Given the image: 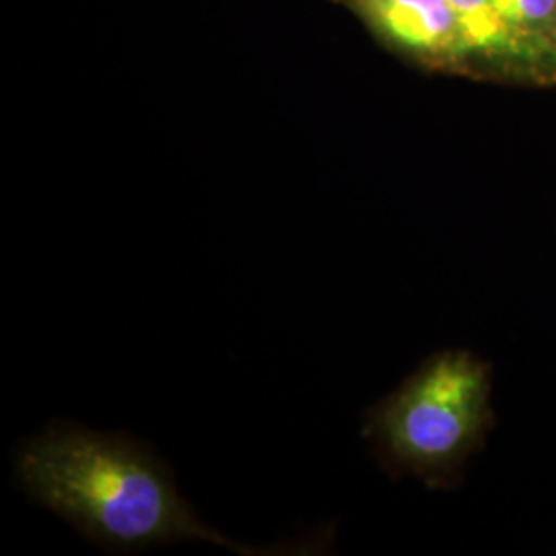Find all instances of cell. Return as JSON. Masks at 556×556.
Returning a JSON list of instances; mask_svg holds the SVG:
<instances>
[{
	"mask_svg": "<svg viewBox=\"0 0 556 556\" xmlns=\"http://www.w3.org/2000/svg\"><path fill=\"white\" fill-rule=\"evenodd\" d=\"M23 491L108 553L202 540L238 555H270L200 519L153 450L122 433L54 420L15 450Z\"/></svg>",
	"mask_w": 556,
	"mask_h": 556,
	"instance_id": "1",
	"label": "cell"
},
{
	"mask_svg": "<svg viewBox=\"0 0 556 556\" xmlns=\"http://www.w3.org/2000/svg\"><path fill=\"white\" fill-rule=\"evenodd\" d=\"M495 422L491 363L441 351L365 413L363 438L390 477L447 491L462 484Z\"/></svg>",
	"mask_w": 556,
	"mask_h": 556,
	"instance_id": "2",
	"label": "cell"
},
{
	"mask_svg": "<svg viewBox=\"0 0 556 556\" xmlns=\"http://www.w3.org/2000/svg\"><path fill=\"white\" fill-rule=\"evenodd\" d=\"M363 17L400 48L429 60L468 54L447 0H355Z\"/></svg>",
	"mask_w": 556,
	"mask_h": 556,
	"instance_id": "3",
	"label": "cell"
},
{
	"mask_svg": "<svg viewBox=\"0 0 556 556\" xmlns=\"http://www.w3.org/2000/svg\"><path fill=\"white\" fill-rule=\"evenodd\" d=\"M468 52L478 56L536 71L546 59L498 15L493 0H447Z\"/></svg>",
	"mask_w": 556,
	"mask_h": 556,
	"instance_id": "4",
	"label": "cell"
},
{
	"mask_svg": "<svg viewBox=\"0 0 556 556\" xmlns=\"http://www.w3.org/2000/svg\"><path fill=\"white\" fill-rule=\"evenodd\" d=\"M498 15L556 66V0H493Z\"/></svg>",
	"mask_w": 556,
	"mask_h": 556,
	"instance_id": "5",
	"label": "cell"
}]
</instances>
